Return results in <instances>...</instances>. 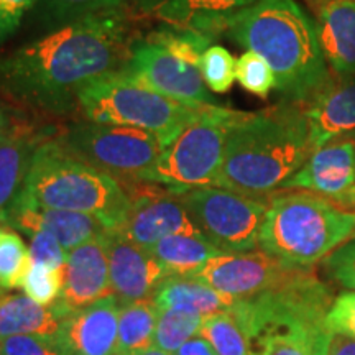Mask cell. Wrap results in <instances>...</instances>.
Masks as SVG:
<instances>
[{
	"mask_svg": "<svg viewBox=\"0 0 355 355\" xmlns=\"http://www.w3.org/2000/svg\"><path fill=\"white\" fill-rule=\"evenodd\" d=\"M137 355H171V354H168V352H165V350H162V349H158V347H155V345H152V347L141 350V352H139Z\"/></svg>",
	"mask_w": 355,
	"mask_h": 355,
	"instance_id": "43",
	"label": "cell"
},
{
	"mask_svg": "<svg viewBox=\"0 0 355 355\" xmlns=\"http://www.w3.org/2000/svg\"><path fill=\"white\" fill-rule=\"evenodd\" d=\"M159 309L153 300L121 306L117 355H137L152 347Z\"/></svg>",
	"mask_w": 355,
	"mask_h": 355,
	"instance_id": "26",
	"label": "cell"
},
{
	"mask_svg": "<svg viewBox=\"0 0 355 355\" xmlns=\"http://www.w3.org/2000/svg\"><path fill=\"white\" fill-rule=\"evenodd\" d=\"M30 259L32 263L51 266V268L64 270L68 252L58 242V239L50 232L37 230L30 234Z\"/></svg>",
	"mask_w": 355,
	"mask_h": 355,
	"instance_id": "35",
	"label": "cell"
},
{
	"mask_svg": "<svg viewBox=\"0 0 355 355\" xmlns=\"http://www.w3.org/2000/svg\"><path fill=\"white\" fill-rule=\"evenodd\" d=\"M241 114L217 104L199 107L180 135L162 150L157 163L135 181L165 186L175 193L212 186L225 141Z\"/></svg>",
	"mask_w": 355,
	"mask_h": 355,
	"instance_id": "8",
	"label": "cell"
},
{
	"mask_svg": "<svg viewBox=\"0 0 355 355\" xmlns=\"http://www.w3.org/2000/svg\"><path fill=\"white\" fill-rule=\"evenodd\" d=\"M158 309H176L196 316H212L232 308L237 300L216 291L194 277L170 275L159 283L153 298Z\"/></svg>",
	"mask_w": 355,
	"mask_h": 355,
	"instance_id": "24",
	"label": "cell"
},
{
	"mask_svg": "<svg viewBox=\"0 0 355 355\" xmlns=\"http://www.w3.org/2000/svg\"><path fill=\"white\" fill-rule=\"evenodd\" d=\"M32 259L30 248L15 229L0 225V290H19L28 272Z\"/></svg>",
	"mask_w": 355,
	"mask_h": 355,
	"instance_id": "29",
	"label": "cell"
},
{
	"mask_svg": "<svg viewBox=\"0 0 355 355\" xmlns=\"http://www.w3.org/2000/svg\"><path fill=\"white\" fill-rule=\"evenodd\" d=\"M355 237V212L306 191L279 189L268 196L259 247L295 266L311 268Z\"/></svg>",
	"mask_w": 355,
	"mask_h": 355,
	"instance_id": "5",
	"label": "cell"
},
{
	"mask_svg": "<svg viewBox=\"0 0 355 355\" xmlns=\"http://www.w3.org/2000/svg\"><path fill=\"white\" fill-rule=\"evenodd\" d=\"M109 295H112V290L104 237L89 241L68 252L63 291L56 303L68 313H74Z\"/></svg>",
	"mask_w": 355,
	"mask_h": 355,
	"instance_id": "18",
	"label": "cell"
},
{
	"mask_svg": "<svg viewBox=\"0 0 355 355\" xmlns=\"http://www.w3.org/2000/svg\"><path fill=\"white\" fill-rule=\"evenodd\" d=\"M40 0H0V44L19 30L25 15Z\"/></svg>",
	"mask_w": 355,
	"mask_h": 355,
	"instance_id": "39",
	"label": "cell"
},
{
	"mask_svg": "<svg viewBox=\"0 0 355 355\" xmlns=\"http://www.w3.org/2000/svg\"><path fill=\"white\" fill-rule=\"evenodd\" d=\"M175 355H217L212 345L201 334L194 336Z\"/></svg>",
	"mask_w": 355,
	"mask_h": 355,
	"instance_id": "40",
	"label": "cell"
},
{
	"mask_svg": "<svg viewBox=\"0 0 355 355\" xmlns=\"http://www.w3.org/2000/svg\"><path fill=\"white\" fill-rule=\"evenodd\" d=\"M165 272L180 277H193L214 257L224 254L201 234H178L159 241L152 248Z\"/></svg>",
	"mask_w": 355,
	"mask_h": 355,
	"instance_id": "25",
	"label": "cell"
},
{
	"mask_svg": "<svg viewBox=\"0 0 355 355\" xmlns=\"http://www.w3.org/2000/svg\"><path fill=\"white\" fill-rule=\"evenodd\" d=\"M201 336L217 355H254L250 337L230 308L204 318Z\"/></svg>",
	"mask_w": 355,
	"mask_h": 355,
	"instance_id": "27",
	"label": "cell"
},
{
	"mask_svg": "<svg viewBox=\"0 0 355 355\" xmlns=\"http://www.w3.org/2000/svg\"><path fill=\"white\" fill-rule=\"evenodd\" d=\"M2 293H3V291H2V290H0V295H2Z\"/></svg>",
	"mask_w": 355,
	"mask_h": 355,
	"instance_id": "44",
	"label": "cell"
},
{
	"mask_svg": "<svg viewBox=\"0 0 355 355\" xmlns=\"http://www.w3.org/2000/svg\"><path fill=\"white\" fill-rule=\"evenodd\" d=\"M176 194L199 232L220 252L243 254L259 247L268 196H247L216 186Z\"/></svg>",
	"mask_w": 355,
	"mask_h": 355,
	"instance_id": "10",
	"label": "cell"
},
{
	"mask_svg": "<svg viewBox=\"0 0 355 355\" xmlns=\"http://www.w3.org/2000/svg\"><path fill=\"white\" fill-rule=\"evenodd\" d=\"M327 355H355V339L347 336L332 334Z\"/></svg>",
	"mask_w": 355,
	"mask_h": 355,
	"instance_id": "41",
	"label": "cell"
},
{
	"mask_svg": "<svg viewBox=\"0 0 355 355\" xmlns=\"http://www.w3.org/2000/svg\"><path fill=\"white\" fill-rule=\"evenodd\" d=\"M10 122H12V115H8L7 110L0 105V135L7 130V127L10 125Z\"/></svg>",
	"mask_w": 355,
	"mask_h": 355,
	"instance_id": "42",
	"label": "cell"
},
{
	"mask_svg": "<svg viewBox=\"0 0 355 355\" xmlns=\"http://www.w3.org/2000/svg\"><path fill=\"white\" fill-rule=\"evenodd\" d=\"M121 184L130 198L125 219L114 229L122 237L152 250L170 235L201 234L171 189L144 181H122Z\"/></svg>",
	"mask_w": 355,
	"mask_h": 355,
	"instance_id": "12",
	"label": "cell"
},
{
	"mask_svg": "<svg viewBox=\"0 0 355 355\" xmlns=\"http://www.w3.org/2000/svg\"><path fill=\"white\" fill-rule=\"evenodd\" d=\"M309 139L314 152L332 140L355 132V78L331 83L304 104Z\"/></svg>",
	"mask_w": 355,
	"mask_h": 355,
	"instance_id": "21",
	"label": "cell"
},
{
	"mask_svg": "<svg viewBox=\"0 0 355 355\" xmlns=\"http://www.w3.org/2000/svg\"><path fill=\"white\" fill-rule=\"evenodd\" d=\"M148 42L159 44L186 63L198 66L201 64V58L207 48L212 46L214 40L206 37V35L194 32L188 28H178L171 25H162L157 30H152L145 37Z\"/></svg>",
	"mask_w": 355,
	"mask_h": 355,
	"instance_id": "31",
	"label": "cell"
},
{
	"mask_svg": "<svg viewBox=\"0 0 355 355\" xmlns=\"http://www.w3.org/2000/svg\"><path fill=\"white\" fill-rule=\"evenodd\" d=\"M259 0H137V17L188 28L212 40L225 35L230 17Z\"/></svg>",
	"mask_w": 355,
	"mask_h": 355,
	"instance_id": "17",
	"label": "cell"
},
{
	"mask_svg": "<svg viewBox=\"0 0 355 355\" xmlns=\"http://www.w3.org/2000/svg\"><path fill=\"white\" fill-rule=\"evenodd\" d=\"M127 2L128 0H40L38 20L51 32L89 15L125 8Z\"/></svg>",
	"mask_w": 355,
	"mask_h": 355,
	"instance_id": "28",
	"label": "cell"
},
{
	"mask_svg": "<svg viewBox=\"0 0 355 355\" xmlns=\"http://www.w3.org/2000/svg\"><path fill=\"white\" fill-rule=\"evenodd\" d=\"M117 74L191 107L216 104L198 66L186 63L145 37L133 40L127 63Z\"/></svg>",
	"mask_w": 355,
	"mask_h": 355,
	"instance_id": "11",
	"label": "cell"
},
{
	"mask_svg": "<svg viewBox=\"0 0 355 355\" xmlns=\"http://www.w3.org/2000/svg\"><path fill=\"white\" fill-rule=\"evenodd\" d=\"M204 318L176 309H159L153 345L168 354H176L183 344L201 334Z\"/></svg>",
	"mask_w": 355,
	"mask_h": 355,
	"instance_id": "30",
	"label": "cell"
},
{
	"mask_svg": "<svg viewBox=\"0 0 355 355\" xmlns=\"http://www.w3.org/2000/svg\"><path fill=\"white\" fill-rule=\"evenodd\" d=\"M63 306L38 304L26 295H0V339L13 336L56 337L69 316Z\"/></svg>",
	"mask_w": 355,
	"mask_h": 355,
	"instance_id": "23",
	"label": "cell"
},
{
	"mask_svg": "<svg viewBox=\"0 0 355 355\" xmlns=\"http://www.w3.org/2000/svg\"><path fill=\"white\" fill-rule=\"evenodd\" d=\"M121 303L114 295L74 311L55 337L63 355H117Z\"/></svg>",
	"mask_w": 355,
	"mask_h": 355,
	"instance_id": "16",
	"label": "cell"
},
{
	"mask_svg": "<svg viewBox=\"0 0 355 355\" xmlns=\"http://www.w3.org/2000/svg\"><path fill=\"white\" fill-rule=\"evenodd\" d=\"M326 327L331 334L355 339V291H345L336 296L326 314Z\"/></svg>",
	"mask_w": 355,
	"mask_h": 355,
	"instance_id": "37",
	"label": "cell"
},
{
	"mask_svg": "<svg viewBox=\"0 0 355 355\" xmlns=\"http://www.w3.org/2000/svg\"><path fill=\"white\" fill-rule=\"evenodd\" d=\"M17 199L97 217L109 230L122 224L130 207L121 181L81 162L53 137L38 145Z\"/></svg>",
	"mask_w": 355,
	"mask_h": 355,
	"instance_id": "6",
	"label": "cell"
},
{
	"mask_svg": "<svg viewBox=\"0 0 355 355\" xmlns=\"http://www.w3.org/2000/svg\"><path fill=\"white\" fill-rule=\"evenodd\" d=\"M331 288L311 268H298L275 290L237 300L230 311L250 337L254 355H327Z\"/></svg>",
	"mask_w": 355,
	"mask_h": 355,
	"instance_id": "4",
	"label": "cell"
},
{
	"mask_svg": "<svg viewBox=\"0 0 355 355\" xmlns=\"http://www.w3.org/2000/svg\"><path fill=\"white\" fill-rule=\"evenodd\" d=\"M125 8L89 15L0 55V94L20 109L64 119L89 83L117 74L135 37Z\"/></svg>",
	"mask_w": 355,
	"mask_h": 355,
	"instance_id": "1",
	"label": "cell"
},
{
	"mask_svg": "<svg viewBox=\"0 0 355 355\" xmlns=\"http://www.w3.org/2000/svg\"><path fill=\"white\" fill-rule=\"evenodd\" d=\"M324 272L336 283L355 291V237L324 260Z\"/></svg>",
	"mask_w": 355,
	"mask_h": 355,
	"instance_id": "36",
	"label": "cell"
},
{
	"mask_svg": "<svg viewBox=\"0 0 355 355\" xmlns=\"http://www.w3.org/2000/svg\"><path fill=\"white\" fill-rule=\"evenodd\" d=\"M199 71L209 91L224 94L230 91L234 81L237 79V60L224 46L212 44L204 51Z\"/></svg>",
	"mask_w": 355,
	"mask_h": 355,
	"instance_id": "32",
	"label": "cell"
},
{
	"mask_svg": "<svg viewBox=\"0 0 355 355\" xmlns=\"http://www.w3.org/2000/svg\"><path fill=\"white\" fill-rule=\"evenodd\" d=\"M50 137L46 128L20 117H12L0 135V225H7L8 212L24 189L38 145Z\"/></svg>",
	"mask_w": 355,
	"mask_h": 355,
	"instance_id": "19",
	"label": "cell"
},
{
	"mask_svg": "<svg viewBox=\"0 0 355 355\" xmlns=\"http://www.w3.org/2000/svg\"><path fill=\"white\" fill-rule=\"evenodd\" d=\"M64 270L32 263L24 279V291L38 304L51 306L60 300L63 291Z\"/></svg>",
	"mask_w": 355,
	"mask_h": 355,
	"instance_id": "33",
	"label": "cell"
},
{
	"mask_svg": "<svg viewBox=\"0 0 355 355\" xmlns=\"http://www.w3.org/2000/svg\"><path fill=\"white\" fill-rule=\"evenodd\" d=\"M104 241L110 290L121 306L152 300L159 283L168 277L153 252L130 242L115 230H109Z\"/></svg>",
	"mask_w": 355,
	"mask_h": 355,
	"instance_id": "15",
	"label": "cell"
},
{
	"mask_svg": "<svg viewBox=\"0 0 355 355\" xmlns=\"http://www.w3.org/2000/svg\"><path fill=\"white\" fill-rule=\"evenodd\" d=\"M237 81L247 92L261 99H266L277 89L273 69L254 51H245L237 60Z\"/></svg>",
	"mask_w": 355,
	"mask_h": 355,
	"instance_id": "34",
	"label": "cell"
},
{
	"mask_svg": "<svg viewBox=\"0 0 355 355\" xmlns=\"http://www.w3.org/2000/svg\"><path fill=\"white\" fill-rule=\"evenodd\" d=\"M313 153L304 104L283 101L259 112H242L212 186L266 198L282 189Z\"/></svg>",
	"mask_w": 355,
	"mask_h": 355,
	"instance_id": "2",
	"label": "cell"
},
{
	"mask_svg": "<svg viewBox=\"0 0 355 355\" xmlns=\"http://www.w3.org/2000/svg\"><path fill=\"white\" fill-rule=\"evenodd\" d=\"M225 35L263 58L286 102L308 104L332 83L316 21L296 0H259L230 17Z\"/></svg>",
	"mask_w": 355,
	"mask_h": 355,
	"instance_id": "3",
	"label": "cell"
},
{
	"mask_svg": "<svg viewBox=\"0 0 355 355\" xmlns=\"http://www.w3.org/2000/svg\"><path fill=\"white\" fill-rule=\"evenodd\" d=\"M53 139L81 162L121 183L139 180L157 163L163 150L152 132L83 119L61 125Z\"/></svg>",
	"mask_w": 355,
	"mask_h": 355,
	"instance_id": "9",
	"label": "cell"
},
{
	"mask_svg": "<svg viewBox=\"0 0 355 355\" xmlns=\"http://www.w3.org/2000/svg\"><path fill=\"white\" fill-rule=\"evenodd\" d=\"M199 107L168 99L119 74L89 83L78 96V115L83 121L152 132L162 148L180 135Z\"/></svg>",
	"mask_w": 355,
	"mask_h": 355,
	"instance_id": "7",
	"label": "cell"
},
{
	"mask_svg": "<svg viewBox=\"0 0 355 355\" xmlns=\"http://www.w3.org/2000/svg\"><path fill=\"white\" fill-rule=\"evenodd\" d=\"M282 189L309 191L355 212V137L332 140L316 150Z\"/></svg>",
	"mask_w": 355,
	"mask_h": 355,
	"instance_id": "14",
	"label": "cell"
},
{
	"mask_svg": "<svg viewBox=\"0 0 355 355\" xmlns=\"http://www.w3.org/2000/svg\"><path fill=\"white\" fill-rule=\"evenodd\" d=\"M0 355H63L55 337L13 336L0 339Z\"/></svg>",
	"mask_w": 355,
	"mask_h": 355,
	"instance_id": "38",
	"label": "cell"
},
{
	"mask_svg": "<svg viewBox=\"0 0 355 355\" xmlns=\"http://www.w3.org/2000/svg\"><path fill=\"white\" fill-rule=\"evenodd\" d=\"M296 270L263 250H252L217 255L193 277L235 300H248L278 288Z\"/></svg>",
	"mask_w": 355,
	"mask_h": 355,
	"instance_id": "13",
	"label": "cell"
},
{
	"mask_svg": "<svg viewBox=\"0 0 355 355\" xmlns=\"http://www.w3.org/2000/svg\"><path fill=\"white\" fill-rule=\"evenodd\" d=\"M316 25L327 66L340 79L355 78V0H324Z\"/></svg>",
	"mask_w": 355,
	"mask_h": 355,
	"instance_id": "22",
	"label": "cell"
},
{
	"mask_svg": "<svg viewBox=\"0 0 355 355\" xmlns=\"http://www.w3.org/2000/svg\"><path fill=\"white\" fill-rule=\"evenodd\" d=\"M7 225L26 235L37 230L50 232L66 252H71L89 241L104 237L109 232L104 222L97 217L71 211L46 209L24 199H17L12 206L7 217Z\"/></svg>",
	"mask_w": 355,
	"mask_h": 355,
	"instance_id": "20",
	"label": "cell"
}]
</instances>
